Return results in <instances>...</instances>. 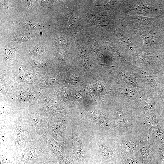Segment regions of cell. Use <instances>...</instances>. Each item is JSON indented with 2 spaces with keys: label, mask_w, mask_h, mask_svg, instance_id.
<instances>
[{
  "label": "cell",
  "mask_w": 164,
  "mask_h": 164,
  "mask_svg": "<svg viewBox=\"0 0 164 164\" xmlns=\"http://www.w3.org/2000/svg\"><path fill=\"white\" fill-rule=\"evenodd\" d=\"M44 47L43 45H38L34 47L32 50V53L34 54H39L44 50Z\"/></svg>",
  "instance_id": "obj_5"
},
{
  "label": "cell",
  "mask_w": 164,
  "mask_h": 164,
  "mask_svg": "<svg viewBox=\"0 0 164 164\" xmlns=\"http://www.w3.org/2000/svg\"><path fill=\"white\" fill-rule=\"evenodd\" d=\"M158 156L159 164H164V154H159Z\"/></svg>",
  "instance_id": "obj_6"
},
{
  "label": "cell",
  "mask_w": 164,
  "mask_h": 164,
  "mask_svg": "<svg viewBox=\"0 0 164 164\" xmlns=\"http://www.w3.org/2000/svg\"><path fill=\"white\" fill-rule=\"evenodd\" d=\"M26 164H29V163H26Z\"/></svg>",
  "instance_id": "obj_8"
},
{
  "label": "cell",
  "mask_w": 164,
  "mask_h": 164,
  "mask_svg": "<svg viewBox=\"0 0 164 164\" xmlns=\"http://www.w3.org/2000/svg\"><path fill=\"white\" fill-rule=\"evenodd\" d=\"M46 158L47 164H61L59 161L55 158L50 151L46 155Z\"/></svg>",
  "instance_id": "obj_3"
},
{
  "label": "cell",
  "mask_w": 164,
  "mask_h": 164,
  "mask_svg": "<svg viewBox=\"0 0 164 164\" xmlns=\"http://www.w3.org/2000/svg\"><path fill=\"white\" fill-rule=\"evenodd\" d=\"M9 125L10 134L5 150L12 161L30 142L38 138L31 131L26 122L19 121Z\"/></svg>",
  "instance_id": "obj_1"
},
{
  "label": "cell",
  "mask_w": 164,
  "mask_h": 164,
  "mask_svg": "<svg viewBox=\"0 0 164 164\" xmlns=\"http://www.w3.org/2000/svg\"><path fill=\"white\" fill-rule=\"evenodd\" d=\"M28 163L30 164H47L46 162L45 155L35 159Z\"/></svg>",
  "instance_id": "obj_4"
},
{
  "label": "cell",
  "mask_w": 164,
  "mask_h": 164,
  "mask_svg": "<svg viewBox=\"0 0 164 164\" xmlns=\"http://www.w3.org/2000/svg\"><path fill=\"white\" fill-rule=\"evenodd\" d=\"M52 1H42L43 5L47 7H50L52 4Z\"/></svg>",
  "instance_id": "obj_7"
},
{
  "label": "cell",
  "mask_w": 164,
  "mask_h": 164,
  "mask_svg": "<svg viewBox=\"0 0 164 164\" xmlns=\"http://www.w3.org/2000/svg\"><path fill=\"white\" fill-rule=\"evenodd\" d=\"M50 150L39 139L35 138L13 159L12 164H26L35 159L47 155Z\"/></svg>",
  "instance_id": "obj_2"
}]
</instances>
